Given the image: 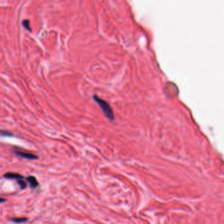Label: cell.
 I'll list each match as a JSON object with an SVG mask.
<instances>
[{"label": "cell", "mask_w": 224, "mask_h": 224, "mask_svg": "<svg viewBox=\"0 0 224 224\" xmlns=\"http://www.w3.org/2000/svg\"><path fill=\"white\" fill-rule=\"evenodd\" d=\"M93 99L97 104H99L101 110L105 114V116L108 119L113 121L114 119V115L110 104H108L107 102L99 98L98 96H97L96 95L93 96Z\"/></svg>", "instance_id": "1"}, {"label": "cell", "mask_w": 224, "mask_h": 224, "mask_svg": "<svg viewBox=\"0 0 224 224\" xmlns=\"http://www.w3.org/2000/svg\"><path fill=\"white\" fill-rule=\"evenodd\" d=\"M17 184H19V185L20 186L21 190H23L26 189V187H27V183H26V181L24 180V179L17 180Z\"/></svg>", "instance_id": "6"}, {"label": "cell", "mask_w": 224, "mask_h": 224, "mask_svg": "<svg viewBox=\"0 0 224 224\" xmlns=\"http://www.w3.org/2000/svg\"><path fill=\"white\" fill-rule=\"evenodd\" d=\"M26 181L29 184L30 187H31L32 189H36V187H38L39 186V183L36 179V178L34 176H28L26 178Z\"/></svg>", "instance_id": "4"}, {"label": "cell", "mask_w": 224, "mask_h": 224, "mask_svg": "<svg viewBox=\"0 0 224 224\" xmlns=\"http://www.w3.org/2000/svg\"><path fill=\"white\" fill-rule=\"evenodd\" d=\"M14 153L16 154L18 156L22 157V158L26 159H28V160H36V159H38V155H35L34 153L26 152V151L17 150V151H14Z\"/></svg>", "instance_id": "2"}, {"label": "cell", "mask_w": 224, "mask_h": 224, "mask_svg": "<svg viewBox=\"0 0 224 224\" xmlns=\"http://www.w3.org/2000/svg\"><path fill=\"white\" fill-rule=\"evenodd\" d=\"M10 220L11 222H13L14 223H24L28 221V218L27 217H11L10 219Z\"/></svg>", "instance_id": "5"}, {"label": "cell", "mask_w": 224, "mask_h": 224, "mask_svg": "<svg viewBox=\"0 0 224 224\" xmlns=\"http://www.w3.org/2000/svg\"><path fill=\"white\" fill-rule=\"evenodd\" d=\"M0 136H13V134L12 132L6 130H0Z\"/></svg>", "instance_id": "7"}, {"label": "cell", "mask_w": 224, "mask_h": 224, "mask_svg": "<svg viewBox=\"0 0 224 224\" xmlns=\"http://www.w3.org/2000/svg\"><path fill=\"white\" fill-rule=\"evenodd\" d=\"M6 201H7V200H6L5 199L0 197V204L3 203H5V202H6Z\"/></svg>", "instance_id": "9"}, {"label": "cell", "mask_w": 224, "mask_h": 224, "mask_svg": "<svg viewBox=\"0 0 224 224\" xmlns=\"http://www.w3.org/2000/svg\"><path fill=\"white\" fill-rule=\"evenodd\" d=\"M3 177L7 179H12V180H19V179H24L25 176H24L19 174V173H15V172H7L3 175Z\"/></svg>", "instance_id": "3"}, {"label": "cell", "mask_w": 224, "mask_h": 224, "mask_svg": "<svg viewBox=\"0 0 224 224\" xmlns=\"http://www.w3.org/2000/svg\"><path fill=\"white\" fill-rule=\"evenodd\" d=\"M22 25L26 29L29 30L30 32H31L32 29L30 27V21L28 20H25L22 22Z\"/></svg>", "instance_id": "8"}]
</instances>
